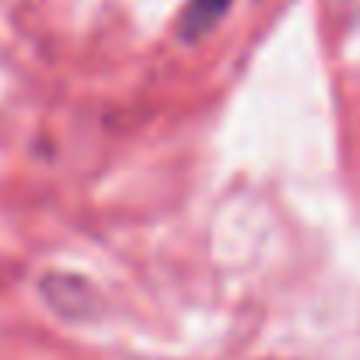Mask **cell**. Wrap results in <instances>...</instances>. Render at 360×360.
<instances>
[{
	"instance_id": "obj_1",
	"label": "cell",
	"mask_w": 360,
	"mask_h": 360,
	"mask_svg": "<svg viewBox=\"0 0 360 360\" xmlns=\"http://www.w3.org/2000/svg\"><path fill=\"white\" fill-rule=\"evenodd\" d=\"M231 0H189L182 11V35L186 39H200L207 35L224 14H228Z\"/></svg>"
}]
</instances>
